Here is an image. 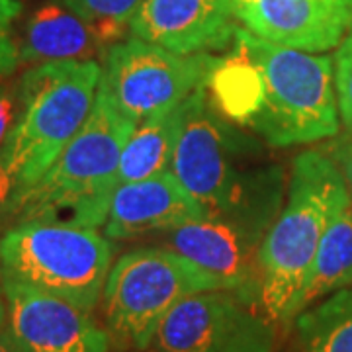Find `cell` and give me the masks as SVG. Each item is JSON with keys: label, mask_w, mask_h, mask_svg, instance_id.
I'll list each match as a JSON object with an SVG mask.
<instances>
[{"label": "cell", "mask_w": 352, "mask_h": 352, "mask_svg": "<svg viewBox=\"0 0 352 352\" xmlns=\"http://www.w3.org/2000/svg\"><path fill=\"white\" fill-rule=\"evenodd\" d=\"M208 90L227 120L272 147L307 145L339 133L335 59L266 41L243 25Z\"/></svg>", "instance_id": "cell-1"}, {"label": "cell", "mask_w": 352, "mask_h": 352, "mask_svg": "<svg viewBox=\"0 0 352 352\" xmlns=\"http://www.w3.org/2000/svg\"><path fill=\"white\" fill-rule=\"evenodd\" d=\"M351 200L339 166L325 153L296 157L286 201L258 252V298L274 323L300 315L303 288L333 217Z\"/></svg>", "instance_id": "cell-2"}, {"label": "cell", "mask_w": 352, "mask_h": 352, "mask_svg": "<svg viewBox=\"0 0 352 352\" xmlns=\"http://www.w3.org/2000/svg\"><path fill=\"white\" fill-rule=\"evenodd\" d=\"M135 126L98 92L87 124L45 175L14 198L6 219L12 226L43 221L88 229L104 227L116 192L120 157Z\"/></svg>", "instance_id": "cell-3"}, {"label": "cell", "mask_w": 352, "mask_h": 352, "mask_svg": "<svg viewBox=\"0 0 352 352\" xmlns=\"http://www.w3.org/2000/svg\"><path fill=\"white\" fill-rule=\"evenodd\" d=\"M100 76L96 61H51L32 67L20 78V113L0 151L14 180V198L45 175L87 124Z\"/></svg>", "instance_id": "cell-4"}, {"label": "cell", "mask_w": 352, "mask_h": 352, "mask_svg": "<svg viewBox=\"0 0 352 352\" xmlns=\"http://www.w3.org/2000/svg\"><path fill=\"white\" fill-rule=\"evenodd\" d=\"M170 170L206 215L247 200L284 175L282 166L263 163L258 141L217 110L208 87L198 88L184 102Z\"/></svg>", "instance_id": "cell-5"}, {"label": "cell", "mask_w": 352, "mask_h": 352, "mask_svg": "<svg viewBox=\"0 0 352 352\" xmlns=\"http://www.w3.org/2000/svg\"><path fill=\"white\" fill-rule=\"evenodd\" d=\"M112 264L106 235L88 227L28 221L0 237L2 278L92 311Z\"/></svg>", "instance_id": "cell-6"}, {"label": "cell", "mask_w": 352, "mask_h": 352, "mask_svg": "<svg viewBox=\"0 0 352 352\" xmlns=\"http://www.w3.org/2000/svg\"><path fill=\"white\" fill-rule=\"evenodd\" d=\"M206 289H226L208 270L168 247L126 252L110 268L102 292L110 339L145 352L166 315L182 300Z\"/></svg>", "instance_id": "cell-7"}, {"label": "cell", "mask_w": 352, "mask_h": 352, "mask_svg": "<svg viewBox=\"0 0 352 352\" xmlns=\"http://www.w3.org/2000/svg\"><path fill=\"white\" fill-rule=\"evenodd\" d=\"M284 175L223 212L166 231L164 247L208 270L226 289L261 305L258 252L284 206Z\"/></svg>", "instance_id": "cell-8"}, {"label": "cell", "mask_w": 352, "mask_h": 352, "mask_svg": "<svg viewBox=\"0 0 352 352\" xmlns=\"http://www.w3.org/2000/svg\"><path fill=\"white\" fill-rule=\"evenodd\" d=\"M219 57L212 53L180 55L138 38L104 50L98 92L131 122L178 108L201 87H208Z\"/></svg>", "instance_id": "cell-9"}, {"label": "cell", "mask_w": 352, "mask_h": 352, "mask_svg": "<svg viewBox=\"0 0 352 352\" xmlns=\"http://www.w3.org/2000/svg\"><path fill=\"white\" fill-rule=\"evenodd\" d=\"M276 323L233 289H206L176 305L149 352H272Z\"/></svg>", "instance_id": "cell-10"}, {"label": "cell", "mask_w": 352, "mask_h": 352, "mask_svg": "<svg viewBox=\"0 0 352 352\" xmlns=\"http://www.w3.org/2000/svg\"><path fill=\"white\" fill-rule=\"evenodd\" d=\"M4 300L20 352H108L110 335L88 311L2 278Z\"/></svg>", "instance_id": "cell-11"}, {"label": "cell", "mask_w": 352, "mask_h": 352, "mask_svg": "<svg viewBox=\"0 0 352 352\" xmlns=\"http://www.w3.org/2000/svg\"><path fill=\"white\" fill-rule=\"evenodd\" d=\"M233 6L251 34L307 53L339 47L352 28V0H233Z\"/></svg>", "instance_id": "cell-12"}, {"label": "cell", "mask_w": 352, "mask_h": 352, "mask_svg": "<svg viewBox=\"0 0 352 352\" xmlns=\"http://www.w3.org/2000/svg\"><path fill=\"white\" fill-rule=\"evenodd\" d=\"M237 28L233 0H141L129 36L196 55L227 47Z\"/></svg>", "instance_id": "cell-13"}, {"label": "cell", "mask_w": 352, "mask_h": 352, "mask_svg": "<svg viewBox=\"0 0 352 352\" xmlns=\"http://www.w3.org/2000/svg\"><path fill=\"white\" fill-rule=\"evenodd\" d=\"M201 217L206 214L200 204L178 182L173 170H166L116 188L104 235L112 241L133 239L149 233H166Z\"/></svg>", "instance_id": "cell-14"}, {"label": "cell", "mask_w": 352, "mask_h": 352, "mask_svg": "<svg viewBox=\"0 0 352 352\" xmlns=\"http://www.w3.org/2000/svg\"><path fill=\"white\" fill-rule=\"evenodd\" d=\"M18 65L51 61H94L106 50L90 25L63 0L41 4L14 36Z\"/></svg>", "instance_id": "cell-15"}, {"label": "cell", "mask_w": 352, "mask_h": 352, "mask_svg": "<svg viewBox=\"0 0 352 352\" xmlns=\"http://www.w3.org/2000/svg\"><path fill=\"white\" fill-rule=\"evenodd\" d=\"M182 113L184 104L135 126L120 157L116 188L170 170L182 126Z\"/></svg>", "instance_id": "cell-16"}, {"label": "cell", "mask_w": 352, "mask_h": 352, "mask_svg": "<svg viewBox=\"0 0 352 352\" xmlns=\"http://www.w3.org/2000/svg\"><path fill=\"white\" fill-rule=\"evenodd\" d=\"M352 286V198L327 227L300 302V314L325 296Z\"/></svg>", "instance_id": "cell-17"}, {"label": "cell", "mask_w": 352, "mask_h": 352, "mask_svg": "<svg viewBox=\"0 0 352 352\" xmlns=\"http://www.w3.org/2000/svg\"><path fill=\"white\" fill-rule=\"evenodd\" d=\"M294 321L298 352H352V286L303 309Z\"/></svg>", "instance_id": "cell-18"}, {"label": "cell", "mask_w": 352, "mask_h": 352, "mask_svg": "<svg viewBox=\"0 0 352 352\" xmlns=\"http://www.w3.org/2000/svg\"><path fill=\"white\" fill-rule=\"evenodd\" d=\"M96 34L104 47L124 41L141 0H63Z\"/></svg>", "instance_id": "cell-19"}, {"label": "cell", "mask_w": 352, "mask_h": 352, "mask_svg": "<svg viewBox=\"0 0 352 352\" xmlns=\"http://www.w3.org/2000/svg\"><path fill=\"white\" fill-rule=\"evenodd\" d=\"M335 87L339 112L344 126L352 131V28L335 55Z\"/></svg>", "instance_id": "cell-20"}, {"label": "cell", "mask_w": 352, "mask_h": 352, "mask_svg": "<svg viewBox=\"0 0 352 352\" xmlns=\"http://www.w3.org/2000/svg\"><path fill=\"white\" fill-rule=\"evenodd\" d=\"M20 0H0V76L10 75L18 69L16 43H14V24L22 16Z\"/></svg>", "instance_id": "cell-21"}, {"label": "cell", "mask_w": 352, "mask_h": 352, "mask_svg": "<svg viewBox=\"0 0 352 352\" xmlns=\"http://www.w3.org/2000/svg\"><path fill=\"white\" fill-rule=\"evenodd\" d=\"M20 113V96H18V87L4 88L0 87V151L10 135V131L16 126Z\"/></svg>", "instance_id": "cell-22"}, {"label": "cell", "mask_w": 352, "mask_h": 352, "mask_svg": "<svg viewBox=\"0 0 352 352\" xmlns=\"http://www.w3.org/2000/svg\"><path fill=\"white\" fill-rule=\"evenodd\" d=\"M331 159L339 166L340 175L344 178V184H346L352 198V131L349 135L340 138L333 145V157Z\"/></svg>", "instance_id": "cell-23"}, {"label": "cell", "mask_w": 352, "mask_h": 352, "mask_svg": "<svg viewBox=\"0 0 352 352\" xmlns=\"http://www.w3.org/2000/svg\"><path fill=\"white\" fill-rule=\"evenodd\" d=\"M14 198V180L4 161L0 159V223L8 217Z\"/></svg>", "instance_id": "cell-24"}, {"label": "cell", "mask_w": 352, "mask_h": 352, "mask_svg": "<svg viewBox=\"0 0 352 352\" xmlns=\"http://www.w3.org/2000/svg\"><path fill=\"white\" fill-rule=\"evenodd\" d=\"M0 352H20L16 339H14L12 327H10L6 300H2V298H0Z\"/></svg>", "instance_id": "cell-25"}]
</instances>
